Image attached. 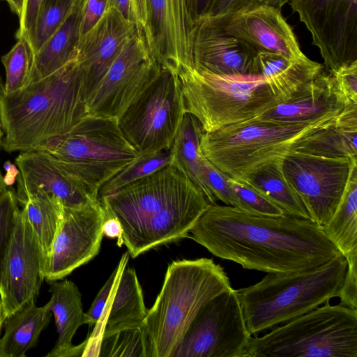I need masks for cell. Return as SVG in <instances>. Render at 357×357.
<instances>
[{"mask_svg":"<svg viewBox=\"0 0 357 357\" xmlns=\"http://www.w3.org/2000/svg\"><path fill=\"white\" fill-rule=\"evenodd\" d=\"M213 255L266 273H290L341 255L323 227L287 214L266 215L211 204L190 231Z\"/></svg>","mask_w":357,"mask_h":357,"instance_id":"6da1fadb","label":"cell"},{"mask_svg":"<svg viewBox=\"0 0 357 357\" xmlns=\"http://www.w3.org/2000/svg\"><path fill=\"white\" fill-rule=\"evenodd\" d=\"M121 223L131 257L188 236L211 205L203 191L169 164L98 199Z\"/></svg>","mask_w":357,"mask_h":357,"instance_id":"7a4b0ae2","label":"cell"},{"mask_svg":"<svg viewBox=\"0 0 357 357\" xmlns=\"http://www.w3.org/2000/svg\"><path fill=\"white\" fill-rule=\"evenodd\" d=\"M86 115L84 78L75 50L59 70L2 96L1 146L8 153L34 151Z\"/></svg>","mask_w":357,"mask_h":357,"instance_id":"3957f363","label":"cell"},{"mask_svg":"<svg viewBox=\"0 0 357 357\" xmlns=\"http://www.w3.org/2000/svg\"><path fill=\"white\" fill-rule=\"evenodd\" d=\"M231 288L224 268L212 259L171 263L160 292L142 325L148 357H173L199 310Z\"/></svg>","mask_w":357,"mask_h":357,"instance_id":"277c9868","label":"cell"},{"mask_svg":"<svg viewBox=\"0 0 357 357\" xmlns=\"http://www.w3.org/2000/svg\"><path fill=\"white\" fill-rule=\"evenodd\" d=\"M347 261L342 255L322 265L290 273H268L255 284L237 290L251 335L305 314L337 297Z\"/></svg>","mask_w":357,"mask_h":357,"instance_id":"5b68a950","label":"cell"},{"mask_svg":"<svg viewBox=\"0 0 357 357\" xmlns=\"http://www.w3.org/2000/svg\"><path fill=\"white\" fill-rule=\"evenodd\" d=\"M36 150L50 155L94 199L105 183L139 155L116 119L93 115Z\"/></svg>","mask_w":357,"mask_h":357,"instance_id":"8992f818","label":"cell"},{"mask_svg":"<svg viewBox=\"0 0 357 357\" xmlns=\"http://www.w3.org/2000/svg\"><path fill=\"white\" fill-rule=\"evenodd\" d=\"M335 117L289 124L253 119L204 132L200 148L221 172L239 180L266 163L284 158L305 138L330 126Z\"/></svg>","mask_w":357,"mask_h":357,"instance_id":"52a82bcc","label":"cell"},{"mask_svg":"<svg viewBox=\"0 0 357 357\" xmlns=\"http://www.w3.org/2000/svg\"><path fill=\"white\" fill-rule=\"evenodd\" d=\"M244 357H357V310L326 302L252 337Z\"/></svg>","mask_w":357,"mask_h":357,"instance_id":"ba28073f","label":"cell"},{"mask_svg":"<svg viewBox=\"0 0 357 357\" xmlns=\"http://www.w3.org/2000/svg\"><path fill=\"white\" fill-rule=\"evenodd\" d=\"M176 73L185 112L197 119L204 132L255 119L280 103L261 75H218L194 68Z\"/></svg>","mask_w":357,"mask_h":357,"instance_id":"9c48e42d","label":"cell"},{"mask_svg":"<svg viewBox=\"0 0 357 357\" xmlns=\"http://www.w3.org/2000/svg\"><path fill=\"white\" fill-rule=\"evenodd\" d=\"M185 113L177 73L162 67L117 123L139 154L155 153L171 148Z\"/></svg>","mask_w":357,"mask_h":357,"instance_id":"30bf717a","label":"cell"},{"mask_svg":"<svg viewBox=\"0 0 357 357\" xmlns=\"http://www.w3.org/2000/svg\"><path fill=\"white\" fill-rule=\"evenodd\" d=\"M251 337L237 290L231 288L199 310L173 357H244Z\"/></svg>","mask_w":357,"mask_h":357,"instance_id":"8fae6325","label":"cell"},{"mask_svg":"<svg viewBox=\"0 0 357 357\" xmlns=\"http://www.w3.org/2000/svg\"><path fill=\"white\" fill-rule=\"evenodd\" d=\"M161 70L144 31L136 29L88 98L87 115L117 120Z\"/></svg>","mask_w":357,"mask_h":357,"instance_id":"7c38bea8","label":"cell"},{"mask_svg":"<svg viewBox=\"0 0 357 357\" xmlns=\"http://www.w3.org/2000/svg\"><path fill=\"white\" fill-rule=\"evenodd\" d=\"M356 165L357 157L327 158L297 151L282 161L284 173L310 219L322 227L336 211Z\"/></svg>","mask_w":357,"mask_h":357,"instance_id":"4fadbf2b","label":"cell"},{"mask_svg":"<svg viewBox=\"0 0 357 357\" xmlns=\"http://www.w3.org/2000/svg\"><path fill=\"white\" fill-rule=\"evenodd\" d=\"M328 73L357 61V0H289Z\"/></svg>","mask_w":357,"mask_h":357,"instance_id":"5bb4252c","label":"cell"},{"mask_svg":"<svg viewBox=\"0 0 357 357\" xmlns=\"http://www.w3.org/2000/svg\"><path fill=\"white\" fill-rule=\"evenodd\" d=\"M44 280L39 243L25 211L19 208L0 279V303L5 317L36 301Z\"/></svg>","mask_w":357,"mask_h":357,"instance_id":"9a60e30c","label":"cell"},{"mask_svg":"<svg viewBox=\"0 0 357 357\" xmlns=\"http://www.w3.org/2000/svg\"><path fill=\"white\" fill-rule=\"evenodd\" d=\"M107 218L98 199L78 208H64L63 218L44 267L45 280L70 275L99 252Z\"/></svg>","mask_w":357,"mask_h":357,"instance_id":"2e32d148","label":"cell"},{"mask_svg":"<svg viewBox=\"0 0 357 357\" xmlns=\"http://www.w3.org/2000/svg\"><path fill=\"white\" fill-rule=\"evenodd\" d=\"M204 20L242 40L257 53L269 52L292 60L307 58L291 26L277 7L252 3L223 17Z\"/></svg>","mask_w":357,"mask_h":357,"instance_id":"e0dca14e","label":"cell"},{"mask_svg":"<svg viewBox=\"0 0 357 357\" xmlns=\"http://www.w3.org/2000/svg\"><path fill=\"white\" fill-rule=\"evenodd\" d=\"M148 41L162 68L176 73L193 68L192 38L195 23L186 0H148Z\"/></svg>","mask_w":357,"mask_h":357,"instance_id":"ac0fdd59","label":"cell"},{"mask_svg":"<svg viewBox=\"0 0 357 357\" xmlns=\"http://www.w3.org/2000/svg\"><path fill=\"white\" fill-rule=\"evenodd\" d=\"M135 30V24L109 7L97 24L79 38L75 50L86 101Z\"/></svg>","mask_w":357,"mask_h":357,"instance_id":"d6986e66","label":"cell"},{"mask_svg":"<svg viewBox=\"0 0 357 357\" xmlns=\"http://www.w3.org/2000/svg\"><path fill=\"white\" fill-rule=\"evenodd\" d=\"M17 199L44 192L57 199L64 208H78L96 201L50 155L40 151H22L15 158Z\"/></svg>","mask_w":357,"mask_h":357,"instance_id":"ffe728a7","label":"cell"},{"mask_svg":"<svg viewBox=\"0 0 357 357\" xmlns=\"http://www.w3.org/2000/svg\"><path fill=\"white\" fill-rule=\"evenodd\" d=\"M192 54L193 68L198 70L218 75H259L257 52L206 20L195 24Z\"/></svg>","mask_w":357,"mask_h":357,"instance_id":"44dd1931","label":"cell"},{"mask_svg":"<svg viewBox=\"0 0 357 357\" xmlns=\"http://www.w3.org/2000/svg\"><path fill=\"white\" fill-rule=\"evenodd\" d=\"M346 105L332 75L323 70L289 98L254 119L282 124L309 123L334 118Z\"/></svg>","mask_w":357,"mask_h":357,"instance_id":"7402d4cb","label":"cell"},{"mask_svg":"<svg viewBox=\"0 0 357 357\" xmlns=\"http://www.w3.org/2000/svg\"><path fill=\"white\" fill-rule=\"evenodd\" d=\"M49 292L51 298L48 303L54 317L58 338L46 356H83L87 340L77 346L72 344L79 327L89 323L83 311L80 291L73 281L65 279L51 282Z\"/></svg>","mask_w":357,"mask_h":357,"instance_id":"603a6c76","label":"cell"},{"mask_svg":"<svg viewBox=\"0 0 357 357\" xmlns=\"http://www.w3.org/2000/svg\"><path fill=\"white\" fill-rule=\"evenodd\" d=\"M148 313L137 273L124 266L112 289L103 314L100 337L114 332L142 326ZM97 323V324H98Z\"/></svg>","mask_w":357,"mask_h":357,"instance_id":"cb8c5ba5","label":"cell"},{"mask_svg":"<svg viewBox=\"0 0 357 357\" xmlns=\"http://www.w3.org/2000/svg\"><path fill=\"white\" fill-rule=\"evenodd\" d=\"M259 75L279 100L283 102L323 71V66L308 57L292 60L279 54L257 52L255 57Z\"/></svg>","mask_w":357,"mask_h":357,"instance_id":"d4e9b609","label":"cell"},{"mask_svg":"<svg viewBox=\"0 0 357 357\" xmlns=\"http://www.w3.org/2000/svg\"><path fill=\"white\" fill-rule=\"evenodd\" d=\"M52 315L48 302L38 307L33 301L7 317L0 338V357H26L28 350L36 346Z\"/></svg>","mask_w":357,"mask_h":357,"instance_id":"484cf974","label":"cell"},{"mask_svg":"<svg viewBox=\"0 0 357 357\" xmlns=\"http://www.w3.org/2000/svg\"><path fill=\"white\" fill-rule=\"evenodd\" d=\"M81 3L77 0L63 23L35 53L29 83L59 70L74 55L79 40Z\"/></svg>","mask_w":357,"mask_h":357,"instance_id":"4316f807","label":"cell"},{"mask_svg":"<svg viewBox=\"0 0 357 357\" xmlns=\"http://www.w3.org/2000/svg\"><path fill=\"white\" fill-rule=\"evenodd\" d=\"M204 132L197 119L185 112L171 146V164L195 183L203 191L209 203L214 204L217 199L207 187L201 169L203 153L200 141Z\"/></svg>","mask_w":357,"mask_h":357,"instance_id":"83f0119b","label":"cell"},{"mask_svg":"<svg viewBox=\"0 0 357 357\" xmlns=\"http://www.w3.org/2000/svg\"><path fill=\"white\" fill-rule=\"evenodd\" d=\"M282 161L283 158L266 163L239 180L259 190L285 214L310 219L302 199L284 173Z\"/></svg>","mask_w":357,"mask_h":357,"instance_id":"f1b7e54d","label":"cell"},{"mask_svg":"<svg viewBox=\"0 0 357 357\" xmlns=\"http://www.w3.org/2000/svg\"><path fill=\"white\" fill-rule=\"evenodd\" d=\"M323 229L345 258L357 254V165L352 169L336 211Z\"/></svg>","mask_w":357,"mask_h":357,"instance_id":"f546056e","label":"cell"},{"mask_svg":"<svg viewBox=\"0 0 357 357\" xmlns=\"http://www.w3.org/2000/svg\"><path fill=\"white\" fill-rule=\"evenodd\" d=\"M17 202L36 234L45 267L63 218L64 207L57 199L44 192L29 195Z\"/></svg>","mask_w":357,"mask_h":357,"instance_id":"4dcf8cb0","label":"cell"},{"mask_svg":"<svg viewBox=\"0 0 357 357\" xmlns=\"http://www.w3.org/2000/svg\"><path fill=\"white\" fill-rule=\"evenodd\" d=\"M357 129L347 127L335 118L328 126L302 140L294 151L327 158L357 157Z\"/></svg>","mask_w":357,"mask_h":357,"instance_id":"1f68e13d","label":"cell"},{"mask_svg":"<svg viewBox=\"0 0 357 357\" xmlns=\"http://www.w3.org/2000/svg\"><path fill=\"white\" fill-rule=\"evenodd\" d=\"M171 148L155 153H142L131 163L109 179L99 189L98 199L142 178L172 163Z\"/></svg>","mask_w":357,"mask_h":357,"instance_id":"d6a6232c","label":"cell"},{"mask_svg":"<svg viewBox=\"0 0 357 357\" xmlns=\"http://www.w3.org/2000/svg\"><path fill=\"white\" fill-rule=\"evenodd\" d=\"M33 59L31 45L24 38H17L10 50L1 56L6 71L4 94L13 93L29 83Z\"/></svg>","mask_w":357,"mask_h":357,"instance_id":"836d02e7","label":"cell"},{"mask_svg":"<svg viewBox=\"0 0 357 357\" xmlns=\"http://www.w3.org/2000/svg\"><path fill=\"white\" fill-rule=\"evenodd\" d=\"M98 356L148 357L142 326L120 330L100 337Z\"/></svg>","mask_w":357,"mask_h":357,"instance_id":"e575fe53","label":"cell"},{"mask_svg":"<svg viewBox=\"0 0 357 357\" xmlns=\"http://www.w3.org/2000/svg\"><path fill=\"white\" fill-rule=\"evenodd\" d=\"M77 0H43L37 15L32 48L34 54L63 23Z\"/></svg>","mask_w":357,"mask_h":357,"instance_id":"d590c367","label":"cell"},{"mask_svg":"<svg viewBox=\"0 0 357 357\" xmlns=\"http://www.w3.org/2000/svg\"><path fill=\"white\" fill-rule=\"evenodd\" d=\"M229 182L240 202L239 208L250 213L266 215L285 214L265 195L243 181L229 177Z\"/></svg>","mask_w":357,"mask_h":357,"instance_id":"8d00e7d4","label":"cell"},{"mask_svg":"<svg viewBox=\"0 0 357 357\" xmlns=\"http://www.w3.org/2000/svg\"><path fill=\"white\" fill-rule=\"evenodd\" d=\"M19 206L14 188L0 195V279Z\"/></svg>","mask_w":357,"mask_h":357,"instance_id":"74e56055","label":"cell"},{"mask_svg":"<svg viewBox=\"0 0 357 357\" xmlns=\"http://www.w3.org/2000/svg\"><path fill=\"white\" fill-rule=\"evenodd\" d=\"M201 169L206 185L216 199L228 206L240 208V202L229 182V176L216 168L204 155L201 158Z\"/></svg>","mask_w":357,"mask_h":357,"instance_id":"f35d334b","label":"cell"},{"mask_svg":"<svg viewBox=\"0 0 357 357\" xmlns=\"http://www.w3.org/2000/svg\"><path fill=\"white\" fill-rule=\"evenodd\" d=\"M117 10L123 17L135 24L136 29L144 31L147 39L149 30L148 0H107V8Z\"/></svg>","mask_w":357,"mask_h":357,"instance_id":"ab89813d","label":"cell"},{"mask_svg":"<svg viewBox=\"0 0 357 357\" xmlns=\"http://www.w3.org/2000/svg\"><path fill=\"white\" fill-rule=\"evenodd\" d=\"M345 102L357 104V61L343 65L329 73Z\"/></svg>","mask_w":357,"mask_h":357,"instance_id":"60d3db41","label":"cell"},{"mask_svg":"<svg viewBox=\"0 0 357 357\" xmlns=\"http://www.w3.org/2000/svg\"><path fill=\"white\" fill-rule=\"evenodd\" d=\"M128 253H126L121 257L119 266L115 268L112 275L109 276L107 282L98 293L96 298L91 304L89 310L86 312L88 319V324L96 325L101 319L112 289L118 278L122 268L126 265Z\"/></svg>","mask_w":357,"mask_h":357,"instance_id":"b9f144b4","label":"cell"},{"mask_svg":"<svg viewBox=\"0 0 357 357\" xmlns=\"http://www.w3.org/2000/svg\"><path fill=\"white\" fill-rule=\"evenodd\" d=\"M346 259L347 270L337 297L340 305L357 310V254Z\"/></svg>","mask_w":357,"mask_h":357,"instance_id":"7bdbcfd3","label":"cell"},{"mask_svg":"<svg viewBox=\"0 0 357 357\" xmlns=\"http://www.w3.org/2000/svg\"><path fill=\"white\" fill-rule=\"evenodd\" d=\"M107 8V0H82L80 9L79 38L90 31Z\"/></svg>","mask_w":357,"mask_h":357,"instance_id":"ee69618b","label":"cell"},{"mask_svg":"<svg viewBox=\"0 0 357 357\" xmlns=\"http://www.w3.org/2000/svg\"><path fill=\"white\" fill-rule=\"evenodd\" d=\"M43 1V0H26L22 13L19 17V28L16 32V38H24L26 39L31 47L36 21Z\"/></svg>","mask_w":357,"mask_h":357,"instance_id":"f6af8a7d","label":"cell"},{"mask_svg":"<svg viewBox=\"0 0 357 357\" xmlns=\"http://www.w3.org/2000/svg\"><path fill=\"white\" fill-rule=\"evenodd\" d=\"M247 5H248L247 0H216L208 15L204 19L223 17Z\"/></svg>","mask_w":357,"mask_h":357,"instance_id":"bcb514c9","label":"cell"},{"mask_svg":"<svg viewBox=\"0 0 357 357\" xmlns=\"http://www.w3.org/2000/svg\"><path fill=\"white\" fill-rule=\"evenodd\" d=\"M195 24L207 17L216 0H186Z\"/></svg>","mask_w":357,"mask_h":357,"instance_id":"7dc6e473","label":"cell"},{"mask_svg":"<svg viewBox=\"0 0 357 357\" xmlns=\"http://www.w3.org/2000/svg\"><path fill=\"white\" fill-rule=\"evenodd\" d=\"M103 235L109 238H118V245H121L123 229L119 221L114 218H107L102 227Z\"/></svg>","mask_w":357,"mask_h":357,"instance_id":"c3c4849f","label":"cell"},{"mask_svg":"<svg viewBox=\"0 0 357 357\" xmlns=\"http://www.w3.org/2000/svg\"><path fill=\"white\" fill-rule=\"evenodd\" d=\"M3 167L6 172L3 176V181L7 187L12 186L16 181L20 170L17 168V165L13 164L10 160L6 161Z\"/></svg>","mask_w":357,"mask_h":357,"instance_id":"681fc988","label":"cell"},{"mask_svg":"<svg viewBox=\"0 0 357 357\" xmlns=\"http://www.w3.org/2000/svg\"><path fill=\"white\" fill-rule=\"evenodd\" d=\"M5 1L10 10L15 13L18 18L21 16L26 0H3Z\"/></svg>","mask_w":357,"mask_h":357,"instance_id":"f907efd6","label":"cell"},{"mask_svg":"<svg viewBox=\"0 0 357 357\" xmlns=\"http://www.w3.org/2000/svg\"><path fill=\"white\" fill-rule=\"evenodd\" d=\"M289 0H247L248 4L252 3H264L281 9Z\"/></svg>","mask_w":357,"mask_h":357,"instance_id":"816d5d0a","label":"cell"},{"mask_svg":"<svg viewBox=\"0 0 357 357\" xmlns=\"http://www.w3.org/2000/svg\"><path fill=\"white\" fill-rule=\"evenodd\" d=\"M7 190V186L3 181V176L0 172V195L3 193Z\"/></svg>","mask_w":357,"mask_h":357,"instance_id":"f5cc1de1","label":"cell"},{"mask_svg":"<svg viewBox=\"0 0 357 357\" xmlns=\"http://www.w3.org/2000/svg\"><path fill=\"white\" fill-rule=\"evenodd\" d=\"M5 319H6V317L4 316V314H3L2 307H1V305L0 303V335L1 333V329L3 326V323H4Z\"/></svg>","mask_w":357,"mask_h":357,"instance_id":"db71d44e","label":"cell"},{"mask_svg":"<svg viewBox=\"0 0 357 357\" xmlns=\"http://www.w3.org/2000/svg\"><path fill=\"white\" fill-rule=\"evenodd\" d=\"M5 89H4V83L0 75V99L4 95Z\"/></svg>","mask_w":357,"mask_h":357,"instance_id":"11a10c76","label":"cell"},{"mask_svg":"<svg viewBox=\"0 0 357 357\" xmlns=\"http://www.w3.org/2000/svg\"><path fill=\"white\" fill-rule=\"evenodd\" d=\"M3 136V131L2 130L1 123V121H0V146L1 145V142H2Z\"/></svg>","mask_w":357,"mask_h":357,"instance_id":"9f6ffc18","label":"cell"}]
</instances>
